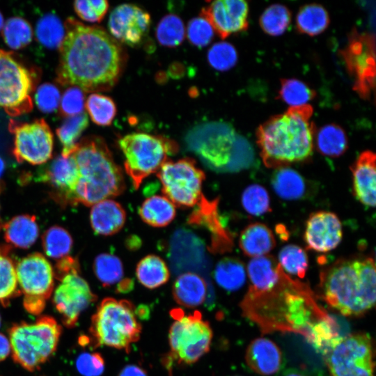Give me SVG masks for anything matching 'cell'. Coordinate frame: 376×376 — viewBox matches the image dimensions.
Returning a JSON list of instances; mask_svg holds the SVG:
<instances>
[{"label":"cell","instance_id":"cell-1","mask_svg":"<svg viewBox=\"0 0 376 376\" xmlns=\"http://www.w3.org/2000/svg\"><path fill=\"white\" fill-rule=\"evenodd\" d=\"M64 27L56 81L86 93L111 89L125 61L118 41L101 27L85 25L72 17L67 19Z\"/></svg>","mask_w":376,"mask_h":376},{"label":"cell","instance_id":"cell-2","mask_svg":"<svg viewBox=\"0 0 376 376\" xmlns=\"http://www.w3.org/2000/svg\"><path fill=\"white\" fill-rule=\"evenodd\" d=\"M240 307L243 315L264 333L293 332L306 339L315 324L331 318L318 304L309 287L292 279L285 272L267 290L249 288Z\"/></svg>","mask_w":376,"mask_h":376},{"label":"cell","instance_id":"cell-3","mask_svg":"<svg viewBox=\"0 0 376 376\" xmlns=\"http://www.w3.org/2000/svg\"><path fill=\"white\" fill-rule=\"evenodd\" d=\"M312 114L309 104L291 107L259 126L257 143L267 167L276 169L309 158L315 133Z\"/></svg>","mask_w":376,"mask_h":376},{"label":"cell","instance_id":"cell-4","mask_svg":"<svg viewBox=\"0 0 376 376\" xmlns=\"http://www.w3.org/2000/svg\"><path fill=\"white\" fill-rule=\"evenodd\" d=\"M376 272L372 257L340 258L320 274L322 298L345 316L357 317L375 303Z\"/></svg>","mask_w":376,"mask_h":376},{"label":"cell","instance_id":"cell-5","mask_svg":"<svg viewBox=\"0 0 376 376\" xmlns=\"http://www.w3.org/2000/svg\"><path fill=\"white\" fill-rule=\"evenodd\" d=\"M76 168V185L71 205H93L122 194L125 188L121 168L100 136L79 141L70 155Z\"/></svg>","mask_w":376,"mask_h":376},{"label":"cell","instance_id":"cell-6","mask_svg":"<svg viewBox=\"0 0 376 376\" xmlns=\"http://www.w3.org/2000/svg\"><path fill=\"white\" fill-rule=\"evenodd\" d=\"M186 144L202 163L216 172H237L249 168L254 159L249 141L229 124H200L187 134Z\"/></svg>","mask_w":376,"mask_h":376},{"label":"cell","instance_id":"cell-7","mask_svg":"<svg viewBox=\"0 0 376 376\" xmlns=\"http://www.w3.org/2000/svg\"><path fill=\"white\" fill-rule=\"evenodd\" d=\"M89 331L95 345L128 351L139 339L141 327L132 302L107 297L92 316Z\"/></svg>","mask_w":376,"mask_h":376},{"label":"cell","instance_id":"cell-8","mask_svg":"<svg viewBox=\"0 0 376 376\" xmlns=\"http://www.w3.org/2000/svg\"><path fill=\"white\" fill-rule=\"evenodd\" d=\"M61 330L56 320L47 315L33 323L13 324L9 329L13 359L29 371L38 369L56 351Z\"/></svg>","mask_w":376,"mask_h":376},{"label":"cell","instance_id":"cell-9","mask_svg":"<svg viewBox=\"0 0 376 376\" xmlns=\"http://www.w3.org/2000/svg\"><path fill=\"white\" fill-rule=\"evenodd\" d=\"M118 143L125 158L126 173L136 189L145 178L159 170L168 156L178 150L173 141L146 133L128 134L120 137Z\"/></svg>","mask_w":376,"mask_h":376},{"label":"cell","instance_id":"cell-10","mask_svg":"<svg viewBox=\"0 0 376 376\" xmlns=\"http://www.w3.org/2000/svg\"><path fill=\"white\" fill-rule=\"evenodd\" d=\"M39 79L36 68L27 66L14 52L0 49V107L8 115L31 111V94Z\"/></svg>","mask_w":376,"mask_h":376},{"label":"cell","instance_id":"cell-11","mask_svg":"<svg viewBox=\"0 0 376 376\" xmlns=\"http://www.w3.org/2000/svg\"><path fill=\"white\" fill-rule=\"evenodd\" d=\"M171 315L175 321L169 334L168 366L174 361L178 364H192L209 351L212 329L198 311L185 315L181 309L176 308L171 311Z\"/></svg>","mask_w":376,"mask_h":376},{"label":"cell","instance_id":"cell-12","mask_svg":"<svg viewBox=\"0 0 376 376\" xmlns=\"http://www.w3.org/2000/svg\"><path fill=\"white\" fill-rule=\"evenodd\" d=\"M322 354L331 376H374V346L367 334L338 336Z\"/></svg>","mask_w":376,"mask_h":376},{"label":"cell","instance_id":"cell-13","mask_svg":"<svg viewBox=\"0 0 376 376\" xmlns=\"http://www.w3.org/2000/svg\"><path fill=\"white\" fill-rule=\"evenodd\" d=\"M165 196L179 207H192L202 196L203 171L194 159L167 160L157 172Z\"/></svg>","mask_w":376,"mask_h":376},{"label":"cell","instance_id":"cell-14","mask_svg":"<svg viewBox=\"0 0 376 376\" xmlns=\"http://www.w3.org/2000/svg\"><path fill=\"white\" fill-rule=\"evenodd\" d=\"M17 283L24 295L23 305L33 315L40 314L54 289V269L41 253L24 257L15 266Z\"/></svg>","mask_w":376,"mask_h":376},{"label":"cell","instance_id":"cell-15","mask_svg":"<svg viewBox=\"0 0 376 376\" xmlns=\"http://www.w3.org/2000/svg\"><path fill=\"white\" fill-rule=\"evenodd\" d=\"M78 261L54 273L60 283L54 292L53 303L68 328L75 326L81 313L97 299L88 283L80 276Z\"/></svg>","mask_w":376,"mask_h":376},{"label":"cell","instance_id":"cell-16","mask_svg":"<svg viewBox=\"0 0 376 376\" xmlns=\"http://www.w3.org/2000/svg\"><path fill=\"white\" fill-rule=\"evenodd\" d=\"M8 130L14 136L13 153L18 162L38 165L52 158L54 136L44 119L31 123L10 119Z\"/></svg>","mask_w":376,"mask_h":376},{"label":"cell","instance_id":"cell-17","mask_svg":"<svg viewBox=\"0 0 376 376\" xmlns=\"http://www.w3.org/2000/svg\"><path fill=\"white\" fill-rule=\"evenodd\" d=\"M342 55L349 73L355 79L354 89L363 98H368L375 88L374 36L353 31Z\"/></svg>","mask_w":376,"mask_h":376},{"label":"cell","instance_id":"cell-18","mask_svg":"<svg viewBox=\"0 0 376 376\" xmlns=\"http://www.w3.org/2000/svg\"><path fill=\"white\" fill-rule=\"evenodd\" d=\"M150 25L149 14L129 3L116 6L110 14L108 23L109 32L113 38L132 47L141 44L148 33Z\"/></svg>","mask_w":376,"mask_h":376},{"label":"cell","instance_id":"cell-19","mask_svg":"<svg viewBox=\"0 0 376 376\" xmlns=\"http://www.w3.org/2000/svg\"><path fill=\"white\" fill-rule=\"evenodd\" d=\"M249 7L243 0H217L202 8L201 16L224 39L248 27Z\"/></svg>","mask_w":376,"mask_h":376},{"label":"cell","instance_id":"cell-20","mask_svg":"<svg viewBox=\"0 0 376 376\" xmlns=\"http://www.w3.org/2000/svg\"><path fill=\"white\" fill-rule=\"evenodd\" d=\"M342 237L341 222L333 212L318 211L312 213L306 221L304 239L310 250L329 252L339 244Z\"/></svg>","mask_w":376,"mask_h":376},{"label":"cell","instance_id":"cell-21","mask_svg":"<svg viewBox=\"0 0 376 376\" xmlns=\"http://www.w3.org/2000/svg\"><path fill=\"white\" fill-rule=\"evenodd\" d=\"M40 181L47 184L52 190L53 197L64 205H71L76 185V168L71 155L56 156L40 173Z\"/></svg>","mask_w":376,"mask_h":376},{"label":"cell","instance_id":"cell-22","mask_svg":"<svg viewBox=\"0 0 376 376\" xmlns=\"http://www.w3.org/2000/svg\"><path fill=\"white\" fill-rule=\"evenodd\" d=\"M198 207L189 217L191 225L205 227L211 234L210 249L214 253L230 251L233 246L230 234L223 226L217 211L218 201H208L202 196Z\"/></svg>","mask_w":376,"mask_h":376},{"label":"cell","instance_id":"cell-23","mask_svg":"<svg viewBox=\"0 0 376 376\" xmlns=\"http://www.w3.org/2000/svg\"><path fill=\"white\" fill-rule=\"evenodd\" d=\"M375 157L373 152L364 151L350 167L354 196L363 205L371 207L375 206Z\"/></svg>","mask_w":376,"mask_h":376},{"label":"cell","instance_id":"cell-24","mask_svg":"<svg viewBox=\"0 0 376 376\" xmlns=\"http://www.w3.org/2000/svg\"><path fill=\"white\" fill-rule=\"evenodd\" d=\"M245 360L249 368L260 375L276 373L282 365V352L279 346L267 338H257L247 347Z\"/></svg>","mask_w":376,"mask_h":376},{"label":"cell","instance_id":"cell-25","mask_svg":"<svg viewBox=\"0 0 376 376\" xmlns=\"http://www.w3.org/2000/svg\"><path fill=\"white\" fill-rule=\"evenodd\" d=\"M92 206L90 221L95 233L111 235L118 233L123 227L126 213L120 203L111 198H107Z\"/></svg>","mask_w":376,"mask_h":376},{"label":"cell","instance_id":"cell-26","mask_svg":"<svg viewBox=\"0 0 376 376\" xmlns=\"http://www.w3.org/2000/svg\"><path fill=\"white\" fill-rule=\"evenodd\" d=\"M173 297L180 306L194 308L202 304L207 295V284L205 280L194 272L180 274L175 281Z\"/></svg>","mask_w":376,"mask_h":376},{"label":"cell","instance_id":"cell-27","mask_svg":"<svg viewBox=\"0 0 376 376\" xmlns=\"http://www.w3.org/2000/svg\"><path fill=\"white\" fill-rule=\"evenodd\" d=\"M239 245L244 255L255 258L267 255L274 248L276 241L272 231L265 224L256 222L241 232Z\"/></svg>","mask_w":376,"mask_h":376},{"label":"cell","instance_id":"cell-28","mask_svg":"<svg viewBox=\"0 0 376 376\" xmlns=\"http://www.w3.org/2000/svg\"><path fill=\"white\" fill-rule=\"evenodd\" d=\"M247 272L251 281L249 288L263 291L276 285L284 271L274 257L265 255L253 258L248 264Z\"/></svg>","mask_w":376,"mask_h":376},{"label":"cell","instance_id":"cell-29","mask_svg":"<svg viewBox=\"0 0 376 376\" xmlns=\"http://www.w3.org/2000/svg\"><path fill=\"white\" fill-rule=\"evenodd\" d=\"M6 241L15 247L27 249L34 244L39 235L35 216H16L3 225Z\"/></svg>","mask_w":376,"mask_h":376},{"label":"cell","instance_id":"cell-30","mask_svg":"<svg viewBox=\"0 0 376 376\" xmlns=\"http://www.w3.org/2000/svg\"><path fill=\"white\" fill-rule=\"evenodd\" d=\"M272 188L281 198L295 201L304 198L308 191L306 180L288 166L276 169L271 179Z\"/></svg>","mask_w":376,"mask_h":376},{"label":"cell","instance_id":"cell-31","mask_svg":"<svg viewBox=\"0 0 376 376\" xmlns=\"http://www.w3.org/2000/svg\"><path fill=\"white\" fill-rule=\"evenodd\" d=\"M141 219L153 227H164L175 217V205L165 196L154 195L146 198L139 210Z\"/></svg>","mask_w":376,"mask_h":376},{"label":"cell","instance_id":"cell-32","mask_svg":"<svg viewBox=\"0 0 376 376\" xmlns=\"http://www.w3.org/2000/svg\"><path fill=\"white\" fill-rule=\"evenodd\" d=\"M136 275L138 281L147 288L155 289L165 284L170 272L166 263L156 255H148L137 264Z\"/></svg>","mask_w":376,"mask_h":376},{"label":"cell","instance_id":"cell-33","mask_svg":"<svg viewBox=\"0 0 376 376\" xmlns=\"http://www.w3.org/2000/svg\"><path fill=\"white\" fill-rule=\"evenodd\" d=\"M315 146L324 156L337 157L347 149V137L338 125L329 124L322 127L315 133Z\"/></svg>","mask_w":376,"mask_h":376},{"label":"cell","instance_id":"cell-34","mask_svg":"<svg viewBox=\"0 0 376 376\" xmlns=\"http://www.w3.org/2000/svg\"><path fill=\"white\" fill-rule=\"evenodd\" d=\"M214 276L217 283L224 290H237L245 283V268L237 258H224L217 264Z\"/></svg>","mask_w":376,"mask_h":376},{"label":"cell","instance_id":"cell-35","mask_svg":"<svg viewBox=\"0 0 376 376\" xmlns=\"http://www.w3.org/2000/svg\"><path fill=\"white\" fill-rule=\"evenodd\" d=\"M329 24L327 11L321 5L316 3L302 6L296 17V26L299 32L311 36L322 33Z\"/></svg>","mask_w":376,"mask_h":376},{"label":"cell","instance_id":"cell-36","mask_svg":"<svg viewBox=\"0 0 376 376\" xmlns=\"http://www.w3.org/2000/svg\"><path fill=\"white\" fill-rule=\"evenodd\" d=\"M88 125V116L85 112L66 118L56 130L62 146L61 155L68 157L75 149L78 139Z\"/></svg>","mask_w":376,"mask_h":376},{"label":"cell","instance_id":"cell-37","mask_svg":"<svg viewBox=\"0 0 376 376\" xmlns=\"http://www.w3.org/2000/svg\"><path fill=\"white\" fill-rule=\"evenodd\" d=\"M15 265L8 254V249L0 246V303L7 306L9 301L20 294L17 288Z\"/></svg>","mask_w":376,"mask_h":376},{"label":"cell","instance_id":"cell-38","mask_svg":"<svg viewBox=\"0 0 376 376\" xmlns=\"http://www.w3.org/2000/svg\"><path fill=\"white\" fill-rule=\"evenodd\" d=\"M36 36L38 42L49 49L60 47L64 37L65 27L61 20L52 13H47L38 21Z\"/></svg>","mask_w":376,"mask_h":376},{"label":"cell","instance_id":"cell-39","mask_svg":"<svg viewBox=\"0 0 376 376\" xmlns=\"http://www.w3.org/2000/svg\"><path fill=\"white\" fill-rule=\"evenodd\" d=\"M93 271L102 284L105 287L118 285L123 280V266L116 256L101 253L94 260Z\"/></svg>","mask_w":376,"mask_h":376},{"label":"cell","instance_id":"cell-40","mask_svg":"<svg viewBox=\"0 0 376 376\" xmlns=\"http://www.w3.org/2000/svg\"><path fill=\"white\" fill-rule=\"evenodd\" d=\"M2 37L10 48L15 50L22 49L32 40L31 26L22 17H12L4 22Z\"/></svg>","mask_w":376,"mask_h":376},{"label":"cell","instance_id":"cell-41","mask_svg":"<svg viewBox=\"0 0 376 376\" xmlns=\"http://www.w3.org/2000/svg\"><path fill=\"white\" fill-rule=\"evenodd\" d=\"M42 242L45 254L56 259L68 256L72 246L70 233L58 226H54L44 233Z\"/></svg>","mask_w":376,"mask_h":376},{"label":"cell","instance_id":"cell-42","mask_svg":"<svg viewBox=\"0 0 376 376\" xmlns=\"http://www.w3.org/2000/svg\"><path fill=\"white\" fill-rule=\"evenodd\" d=\"M278 263L284 272L300 279L305 276L308 267L306 251L295 244L287 245L281 249Z\"/></svg>","mask_w":376,"mask_h":376},{"label":"cell","instance_id":"cell-43","mask_svg":"<svg viewBox=\"0 0 376 376\" xmlns=\"http://www.w3.org/2000/svg\"><path fill=\"white\" fill-rule=\"evenodd\" d=\"M291 14L283 5L274 4L265 10L260 17L262 29L270 36H279L285 32L290 24Z\"/></svg>","mask_w":376,"mask_h":376},{"label":"cell","instance_id":"cell-44","mask_svg":"<svg viewBox=\"0 0 376 376\" xmlns=\"http://www.w3.org/2000/svg\"><path fill=\"white\" fill-rule=\"evenodd\" d=\"M86 107L93 122L98 125H109L116 113L113 100L99 93H92L88 97Z\"/></svg>","mask_w":376,"mask_h":376},{"label":"cell","instance_id":"cell-45","mask_svg":"<svg viewBox=\"0 0 376 376\" xmlns=\"http://www.w3.org/2000/svg\"><path fill=\"white\" fill-rule=\"evenodd\" d=\"M316 93L304 82L296 79L281 80L279 97L292 107H299L313 100Z\"/></svg>","mask_w":376,"mask_h":376},{"label":"cell","instance_id":"cell-46","mask_svg":"<svg viewBox=\"0 0 376 376\" xmlns=\"http://www.w3.org/2000/svg\"><path fill=\"white\" fill-rule=\"evenodd\" d=\"M156 37L162 45L170 47L179 45L185 38L182 21L175 15H166L157 26Z\"/></svg>","mask_w":376,"mask_h":376},{"label":"cell","instance_id":"cell-47","mask_svg":"<svg viewBox=\"0 0 376 376\" xmlns=\"http://www.w3.org/2000/svg\"><path fill=\"white\" fill-rule=\"evenodd\" d=\"M242 204L245 211L253 216L271 212L269 194L265 187L258 184L251 185L244 190Z\"/></svg>","mask_w":376,"mask_h":376},{"label":"cell","instance_id":"cell-48","mask_svg":"<svg viewBox=\"0 0 376 376\" xmlns=\"http://www.w3.org/2000/svg\"><path fill=\"white\" fill-rule=\"evenodd\" d=\"M208 61L214 69L225 71L233 67L237 60L235 47L226 42L212 45L207 53Z\"/></svg>","mask_w":376,"mask_h":376},{"label":"cell","instance_id":"cell-49","mask_svg":"<svg viewBox=\"0 0 376 376\" xmlns=\"http://www.w3.org/2000/svg\"><path fill=\"white\" fill-rule=\"evenodd\" d=\"M59 114L65 118L77 116L84 112V94L78 87L70 86L61 97Z\"/></svg>","mask_w":376,"mask_h":376},{"label":"cell","instance_id":"cell-50","mask_svg":"<svg viewBox=\"0 0 376 376\" xmlns=\"http://www.w3.org/2000/svg\"><path fill=\"white\" fill-rule=\"evenodd\" d=\"M77 15L88 22H99L104 17L109 8L106 0H79L73 3Z\"/></svg>","mask_w":376,"mask_h":376},{"label":"cell","instance_id":"cell-51","mask_svg":"<svg viewBox=\"0 0 376 376\" xmlns=\"http://www.w3.org/2000/svg\"><path fill=\"white\" fill-rule=\"evenodd\" d=\"M187 35L192 45L201 47L211 42L214 36V30L208 21L200 16L189 21Z\"/></svg>","mask_w":376,"mask_h":376},{"label":"cell","instance_id":"cell-52","mask_svg":"<svg viewBox=\"0 0 376 376\" xmlns=\"http://www.w3.org/2000/svg\"><path fill=\"white\" fill-rule=\"evenodd\" d=\"M61 94L58 88L50 83L39 86L35 93V102L38 108L44 113H52L59 105Z\"/></svg>","mask_w":376,"mask_h":376},{"label":"cell","instance_id":"cell-53","mask_svg":"<svg viewBox=\"0 0 376 376\" xmlns=\"http://www.w3.org/2000/svg\"><path fill=\"white\" fill-rule=\"evenodd\" d=\"M76 367L84 376H100L104 371V361L97 352H84L77 357Z\"/></svg>","mask_w":376,"mask_h":376},{"label":"cell","instance_id":"cell-54","mask_svg":"<svg viewBox=\"0 0 376 376\" xmlns=\"http://www.w3.org/2000/svg\"><path fill=\"white\" fill-rule=\"evenodd\" d=\"M118 376H148L146 371L136 365H127L120 372Z\"/></svg>","mask_w":376,"mask_h":376},{"label":"cell","instance_id":"cell-55","mask_svg":"<svg viewBox=\"0 0 376 376\" xmlns=\"http://www.w3.org/2000/svg\"><path fill=\"white\" fill-rule=\"evenodd\" d=\"M10 344L8 338L0 334V361L4 360L10 353Z\"/></svg>","mask_w":376,"mask_h":376},{"label":"cell","instance_id":"cell-56","mask_svg":"<svg viewBox=\"0 0 376 376\" xmlns=\"http://www.w3.org/2000/svg\"><path fill=\"white\" fill-rule=\"evenodd\" d=\"M5 169V164L3 159L0 157V191L3 189V184L1 182V178L3 175Z\"/></svg>","mask_w":376,"mask_h":376},{"label":"cell","instance_id":"cell-57","mask_svg":"<svg viewBox=\"0 0 376 376\" xmlns=\"http://www.w3.org/2000/svg\"><path fill=\"white\" fill-rule=\"evenodd\" d=\"M283 376H306V375H305L304 374L297 370H290L285 373V374Z\"/></svg>","mask_w":376,"mask_h":376},{"label":"cell","instance_id":"cell-58","mask_svg":"<svg viewBox=\"0 0 376 376\" xmlns=\"http://www.w3.org/2000/svg\"><path fill=\"white\" fill-rule=\"evenodd\" d=\"M3 24H4L3 17L0 12V30L3 28Z\"/></svg>","mask_w":376,"mask_h":376},{"label":"cell","instance_id":"cell-59","mask_svg":"<svg viewBox=\"0 0 376 376\" xmlns=\"http://www.w3.org/2000/svg\"><path fill=\"white\" fill-rule=\"evenodd\" d=\"M1 227H2V223H1V218H0V230H1Z\"/></svg>","mask_w":376,"mask_h":376},{"label":"cell","instance_id":"cell-60","mask_svg":"<svg viewBox=\"0 0 376 376\" xmlns=\"http://www.w3.org/2000/svg\"><path fill=\"white\" fill-rule=\"evenodd\" d=\"M0 324H1V317H0Z\"/></svg>","mask_w":376,"mask_h":376}]
</instances>
